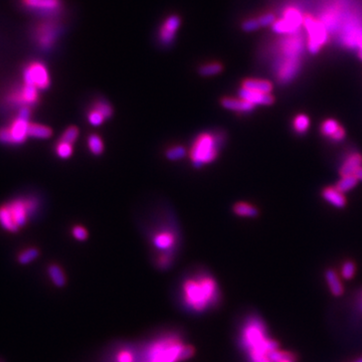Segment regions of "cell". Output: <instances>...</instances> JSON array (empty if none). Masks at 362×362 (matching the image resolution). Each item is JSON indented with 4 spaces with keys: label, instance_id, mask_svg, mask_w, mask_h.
<instances>
[{
    "label": "cell",
    "instance_id": "6da1fadb",
    "mask_svg": "<svg viewBox=\"0 0 362 362\" xmlns=\"http://www.w3.org/2000/svg\"><path fill=\"white\" fill-rule=\"evenodd\" d=\"M181 296L188 310L194 313H203L219 303L220 290L211 275L198 273L184 280L181 287Z\"/></svg>",
    "mask_w": 362,
    "mask_h": 362
},
{
    "label": "cell",
    "instance_id": "7a4b0ae2",
    "mask_svg": "<svg viewBox=\"0 0 362 362\" xmlns=\"http://www.w3.org/2000/svg\"><path fill=\"white\" fill-rule=\"evenodd\" d=\"M193 354L191 345H186L177 334L170 333L148 345L143 362H182Z\"/></svg>",
    "mask_w": 362,
    "mask_h": 362
},
{
    "label": "cell",
    "instance_id": "3957f363",
    "mask_svg": "<svg viewBox=\"0 0 362 362\" xmlns=\"http://www.w3.org/2000/svg\"><path fill=\"white\" fill-rule=\"evenodd\" d=\"M242 344L248 350L252 362H271L269 354L278 349V343L267 338L264 323L256 317L246 322L242 331Z\"/></svg>",
    "mask_w": 362,
    "mask_h": 362
},
{
    "label": "cell",
    "instance_id": "277c9868",
    "mask_svg": "<svg viewBox=\"0 0 362 362\" xmlns=\"http://www.w3.org/2000/svg\"><path fill=\"white\" fill-rule=\"evenodd\" d=\"M225 136L220 132H203L193 141L189 151L192 165L200 168L213 162L219 156Z\"/></svg>",
    "mask_w": 362,
    "mask_h": 362
},
{
    "label": "cell",
    "instance_id": "5b68a950",
    "mask_svg": "<svg viewBox=\"0 0 362 362\" xmlns=\"http://www.w3.org/2000/svg\"><path fill=\"white\" fill-rule=\"evenodd\" d=\"M24 84L44 90L49 86V74L46 66L38 61L29 63L23 71Z\"/></svg>",
    "mask_w": 362,
    "mask_h": 362
},
{
    "label": "cell",
    "instance_id": "8992f818",
    "mask_svg": "<svg viewBox=\"0 0 362 362\" xmlns=\"http://www.w3.org/2000/svg\"><path fill=\"white\" fill-rule=\"evenodd\" d=\"M304 24L309 32V41L307 44L309 52L316 54L320 51L321 46L327 40V32L324 26L311 16H307L304 19Z\"/></svg>",
    "mask_w": 362,
    "mask_h": 362
},
{
    "label": "cell",
    "instance_id": "52a82bcc",
    "mask_svg": "<svg viewBox=\"0 0 362 362\" xmlns=\"http://www.w3.org/2000/svg\"><path fill=\"white\" fill-rule=\"evenodd\" d=\"M177 233L171 228H161L157 230L152 237V245L155 250L161 254H174L177 249Z\"/></svg>",
    "mask_w": 362,
    "mask_h": 362
},
{
    "label": "cell",
    "instance_id": "ba28073f",
    "mask_svg": "<svg viewBox=\"0 0 362 362\" xmlns=\"http://www.w3.org/2000/svg\"><path fill=\"white\" fill-rule=\"evenodd\" d=\"M7 207L11 213L14 224L17 228L23 227L26 224L27 217L37 207V202L33 199L30 200H15L7 204Z\"/></svg>",
    "mask_w": 362,
    "mask_h": 362
},
{
    "label": "cell",
    "instance_id": "9c48e42d",
    "mask_svg": "<svg viewBox=\"0 0 362 362\" xmlns=\"http://www.w3.org/2000/svg\"><path fill=\"white\" fill-rule=\"evenodd\" d=\"M181 20L178 15H170L163 21L158 33L159 41L162 45L168 46L174 41Z\"/></svg>",
    "mask_w": 362,
    "mask_h": 362
},
{
    "label": "cell",
    "instance_id": "30bf717a",
    "mask_svg": "<svg viewBox=\"0 0 362 362\" xmlns=\"http://www.w3.org/2000/svg\"><path fill=\"white\" fill-rule=\"evenodd\" d=\"M59 29L55 23H41L36 29V40L39 46L43 49L50 48L54 44Z\"/></svg>",
    "mask_w": 362,
    "mask_h": 362
},
{
    "label": "cell",
    "instance_id": "8fae6325",
    "mask_svg": "<svg viewBox=\"0 0 362 362\" xmlns=\"http://www.w3.org/2000/svg\"><path fill=\"white\" fill-rule=\"evenodd\" d=\"M24 4L43 14H54L60 9V0H24Z\"/></svg>",
    "mask_w": 362,
    "mask_h": 362
},
{
    "label": "cell",
    "instance_id": "7c38bea8",
    "mask_svg": "<svg viewBox=\"0 0 362 362\" xmlns=\"http://www.w3.org/2000/svg\"><path fill=\"white\" fill-rule=\"evenodd\" d=\"M241 99L253 104V105H271L274 103V97L271 94H265L255 91H250L241 88L239 92Z\"/></svg>",
    "mask_w": 362,
    "mask_h": 362
},
{
    "label": "cell",
    "instance_id": "4fadbf2b",
    "mask_svg": "<svg viewBox=\"0 0 362 362\" xmlns=\"http://www.w3.org/2000/svg\"><path fill=\"white\" fill-rule=\"evenodd\" d=\"M30 123L26 120H22L17 117V119L13 122L11 127L9 128L12 143L20 144L22 143L26 137H28V128Z\"/></svg>",
    "mask_w": 362,
    "mask_h": 362
},
{
    "label": "cell",
    "instance_id": "5bb4252c",
    "mask_svg": "<svg viewBox=\"0 0 362 362\" xmlns=\"http://www.w3.org/2000/svg\"><path fill=\"white\" fill-rule=\"evenodd\" d=\"M222 106L227 109V110H231V111H235V112H241V113H247V112H251L254 110L255 105L243 100V99H236V98H230V97H226L221 101Z\"/></svg>",
    "mask_w": 362,
    "mask_h": 362
},
{
    "label": "cell",
    "instance_id": "9a60e30c",
    "mask_svg": "<svg viewBox=\"0 0 362 362\" xmlns=\"http://www.w3.org/2000/svg\"><path fill=\"white\" fill-rule=\"evenodd\" d=\"M361 164L362 156L359 153H353L349 155L340 168V175L342 177L355 175L356 171L361 167Z\"/></svg>",
    "mask_w": 362,
    "mask_h": 362
},
{
    "label": "cell",
    "instance_id": "2e32d148",
    "mask_svg": "<svg viewBox=\"0 0 362 362\" xmlns=\"http://www.w3.org/2000/svg\"><path fill=\"white\" fill-rule=\"evenodd\" d=\"M242 88L250 91L271 94L273 90V85L269 81L257 80V79H248L243 82Z\"/></svg>",
    "mask_w": 362,
    "mask_h": 362
},
{
    "label": "cell",
    "instance_id": "e0dca14e",
    "mask_svg": "<svg viewBox=\"0 0 362 362\" xmlns=\"http://www.w3.org/2000/svg\"><path fill=\"white\" fill-rule=\"evenodd\" d=\"M323 197L326 201L336 207H343L346 203L345 197L336 187H327L323 190Z\"/></svg>",
    "mask_w": 362,
    "mask_h": 362
},
{
    "label": "cell",
    "instance_id": "ac0fdd59",
    "mask_svg": "<svg viewBox=\"0 0 362 362\" xmlns=\"http://www.w3.org/2000/svg\"><path fill=\"white\" fill-rule=\"evenodd\" d=\"M47 274H48V277H49L51 283L55 287L62 288L65 285V283H66L65 275H64L62 269L58 265H56V264L49 265L47 268Z\"/></svg>",
    "mask_w": 362,
    "mask_h": 362
},
{
    "label": "cell",
    "instance_id": "d6986e66",
    "mask_svg": "<svg viewBox=\"0 0 362 362\" xmlns=\"http://www.w3.org/2000/svg\"><path fill=\"white\" fill-rule=\"evenodd\" d=\"M326 281L328 283L331 293L334 296H341L343 294V286L334 271L329 270L326 272Z\"/></svg>",
    "mask_w": 362,
    "mask_h": 362
},
{
    "label": "cell",
    "instance_id": "ffe728a7",
    "mask_svg": "<svg viewBox=\"0 0 362 362\" xmlns=\"http://www.w3.org/2000/svg\"><path fill=\"white\" fill-rule=\"evenodd\" d=\"M0 225L9 232H16L18 230V228L13 222V219L7 205L0 208Z\"/></svg>",
    "mask_w": 362,
    "mask_h": 362
},
{
    "label": "cell",
    "instance_id": "44dd1931",
    "mask_svg": "<svg viewBox=\"0 0 362 362\" xmlns=\"http://www.w3.org/2000/svg\"><path fill=\"white\" fill-rule=\"evenodd\" d=\"M20 99L25 104H35L38 100V89L34 86L24 84L20 92Z\"/></svg>",
    "mask_w": 362,
    "mask_h": 362
},
{
    "label": "cell",
    "instance_id": "7402d4cb",
    "mask_svg": "<svg viewBox=\"0 0 362 362\" xmlns=\"http://www.w3.org/2000/svg\"><path fill=\"white\" fill-rule=\"evenodd\" d=\"M88 148L93 155H101L104 152V142L102 138L97 134L90 135L88 137Z\"/></svg>",
    "mask_w": 362,
    "mask_h": 362
},
{
    "label": "cell",
    "instance_id": "603a6c76",
    "mask_svg": "<svg viewBox=\"0 0 362 362\" xmlns=\"http://www.w3.org/2000/svg\"><path fill=\"white\" fill-rule=\"evenodd\" d=\"M52 131L50 128L38 125V124H30L28 128V137H33L37 139H47L51 136Z\"/></svg>",
    "mask_w": 362,
    "mask_h": 362
},
{
    "label": "cell",
    "instance_id": "cb8c5ba5",
    "mask_svg": "<svg viewBox=\"0 0 362 362\" xmlns=\"http://www.w3.org/2000/svg\"><path fill=\"white\" fill-rule=\"evenodd\" d=\"M234 212L239 216H246V217H256L259 214V210L246 202H238L234 206Z\"/></svg>",
    "mask_w": 362,
    "mask_h": 362
},
{
    "label": "cell",
    "instance_id": "d4e9b609",
    "mask_svg": "<svg viewBox=\"0 0 362 362\" xmlns=\"http://www.w3.org/2000/svg\"><path fill=\"white\" fill-rule=\"evenodd\" d=\"M224 66L220 62H210L204 65H201L198 69L199 75L202 77H212L221 74L223 71Z\"/></svg>",
    "mask_w": 362,
    "mask_h": 362
},
{
    "label": "cell",
    "instance_id": "484cf974",
    "mask_svg": "<svg viewBox=\"0 0 362 362\" xmlns=\"http://www.w3.org/2000/svg\"><path fill=\"white\" fill-rule=\"evenodd\" d=\"M272 28L277 33H292L298 29L296 25H294L293 23L288 21L285 18L278 21L276 20V22L272 25Z\"/></svg>",
    "mask_w": 362,
    "mask_h": 362
},
{
    "label": "cell",
    "instance_id": "4316f807",
    "mask_svg": "<svg viewBox=\"0 0 362 362\" xmlns=\"http://www.w3.org/2000/svg\"><path fill=\"white\" fill-rule=\"evenodd\" d=\"M87 119H88V122L92 125V126H100L102 125L106 120H108L104 114L99 111L96 107H94L93 105L91 106V108L89 109V112L87 113Z\"/></svg>",
    "mask_w": 362,
    "mask_h": 362
},
{
    "label": "cell",
    "instance_id": "83f0119b",
    "mask_svg": "<svg viewBox=\"0 0 362 362\" xmlns=\"http://www.w3.org/2000/svg\"><path fill=\"white\" fill-rule=\"evenodd\" d=\"M72 152H74V147H72V144L66 143V142L61 141V140H59V142L56 144L55 153L59 158L67 159L72 155Z\"/></svg>",
    "mask_w": 362,
    "mask_h": 362
},
{
    "label": "cell",
    "instance_id": "f1b7e54d",
    "mask_svg": "<svg viewBox=\"0 0 362 362\" xmlns=\"http://www.w3.org/2000/svg\"><path fill=\"white\" fill-rule=\"evenodd\" d=\"M38 256H39V252H38L37 249H35V248H29V249L21 252L18 255L17 261H18V263L20 265L25 266V265L30 264L34 260H36Z\"/></svg>",
    "mask_w": 362,
    "mask_h": 362
},
{
    "label": "cell",
    "instance_id": "f546056e",
    "mask_svg": "<svg viewBox=\"0 0 362 362\" xmlns=\"http://www.w3.org/2000/svg\"><path fill=\"white\" fill-rule=\"evenodd\" d=\"M165 155L166 158L170 161H178L186 156V150L183 146L175 145V146H172L166 150Z\"/></svg>",
    "mask_w": 362,
    "mask_h": 362
},
{
    "label": "cell",
    "instance_id": "4dcf8cb0",
    "mask_svg": "<svg viewBox=\"0 0 362 362\" xmlns=\"http://www.w3.org/2000/svg\"><path fill=\"white\" fill-rule=\"evenodd\" d=\"M357 178L355 175H349V176H344L342 177L337 185H336V188L340 191V192H346L350 189H352L356 184H357Z\"/></svg>",
    "mask_w": 362,
    "mask_h": 362
},
{
    "label": "cell",
    "instance_id": "1f68e13d",
    "mask_svg": "<svg viewBox=\"0 0 362 362\" xmlns=\"http://www.w3.org/2000/svg\"><path fill=\"white\" fill-rule=\"evenodd\" d=\"M79 135H80V131H79L78 127L70 126V127L66 128V130L62 133L60 140L74 145V143L77 141Z\"/></svg>",
    "mask_w": 362,
    "mask_h": 362
},
{
    "label": "cell",
    "instance_id": "d6a6232c",
    "mask_svg": "<svg viewBox=\"0 0 362 362\" xmlns=\"http://www.w3.org/2000/svg\"><path fill=\"white\" fill-rule=\"evenodd\" d=\"M309 124H310L309 118L306 115L301 114V115H298L294 120V129L296 132L303 134L308 130Z\"/></svg>",
    "mask_w": 362,
    "mask_h": 362
},
{
    "label": "cell",
    "instance_id": "836d02e7",
    "mask_svg": "<svg viewBox=\"0 0 362 362\" xmlns=\"http://www.w3.org/2000/svg\"><path fill=\"white\" fill-rule=\"evenodd\" d=\"M284 18L291 23H293L297 27H299L303 21V17L301 15V13L295 8H290V9L286 10V12L284 14Z\"/></svg>",
    "mask_w": 362,
    "mask_h": 362
},
{
    "label": "cell",
    "instance_id": "e575fe53",
    "mask_svg": "<svg viewBox=\"0 0 362 362\" xmlns=\"http://www.w3.org/2000/svg\"><path fill=\"white\" fill-rule=\"evenodd\" d=\"M339 124L335 120H326L321 126V132L326 137H332L333 134L339 129Z\"/></svg>",
    "mask_w": 362,
    "mask_h": 362
},
{
    "label": "cell",
    "instance_id": "d590c367",
    "mask_svg": "<svg viewBox=\"0 0 362 362\" xmlns=\"http://www.w3.org/2000/svg\"><path fill=\"white\" fill-rule=\"evenodd\" d=\"M136 355L131 349L123 348L116 354L115 361L116 362H135Z\"/></svg>",
    "mask_w": 362,
    "mask_h": 362
},
{
    "label": "cell",
    "instance_id": "8d00e7d4",
    "mask_svg": "<svg viewBox=\"0 0 362 362\" xmlns=\"http://www.w3.org/2000/svg\"><path fill=\"white\" fill-rule=\"evenodd\" d=\"M173 260H174V254H167V253L160 254L156 260V265L160 269L165 270L172 265Z\"/></svg>",
    "mask_w": 362,
    "mask_h": 362
},
{
    "label": "cell",
    "instance_id": "74e56055",
    "mask_svg": "<svg viewBox=\"0 0 362 362\" xmlns=\"http://www.w3.org/2000/svg\"><path fill=\"white\" fill-rule=\"evenodd\" d=\"M269 359L271 360V362H281L286 359H294V356L286 352H281L277 349L269 354Z\"/></svg>",
    "mask_w": 362,
    "mask_h": 362
},
{
    "label": "cell",
    "instance_id": "f35d334b",
    "mask_svg": "<svg viewBox=\"0 0 362 362\" xmlns=\"http://www.w3.org/2000/svg\"><path fill=\"white\" fill-rule=\"evenodd\" d=\"M72 237H74L77 241L84 242L88 239V232L87 230L82 226H76L71 230Z\"/></svg>",
    "mask_w": 362,
    "mask_h": 362
},
{
    "label": "cell",
    "instance_id": "ab89813d",
    "mask_svg": "<svg viewBox=\"0 0 362 362\" xmlns=\"http://www.w3.org/2000/svg\"><path fill=\"white\" fill-rule=\"evenodd\" d=\"M355 273V265L352 262H346L341 270V274L342 277L346 280H349L351 278H353Z\"/></svg>",
    "mask_w": 362,
    "mask_h": 362
},
{
    "label": "cell",
    "instance_id": "60d3db41",
    "mask_svg": "<svg viewBox=\"0 0 362 362\" xmlns=\"http://www.w3.org/2000/svg\"><path fill=\"white\" fill-rule=\"evenodd\" d=\"M261 26H260V23L258 21V18H250V19H247L242 24V28L245 31H247V32L255 31V30H257Z\"/></svg>",
    "mask_w": 362,
    "mask_h": 362
},
{
    "label": "cell",
    "instance_id": "b9f144b4",
    "mask_svg": "<svg viewBox=\"0 0 362 362\" xmlns=\"http://www.w3.org/2000/svg\"><path fill=\"white\" fill-rule=\"evenodd\" d=\"M258 21L260 23V26L262 27H266V26H270L273 25L276 22V16L274 15V13H266L261 15L258 18Z\"/></svg>",
    "mask_w": 362,
    "mask_h": 362
},
{
    "label": "cell",
    "instance_id": "7bdbcfd3",
    "mask_svg": "<svg viewBox=\"0 0 362 362\" xmlns=\"http://www.w3.org/2000/svg\"><path fill=\"white\" fill-rule=\"evenodd\" d=\"M0 142L2 143H12V138L9 129L4 128L0 129Z\"/></svg>",
    "mask_w": 362,
    "mask_h": 362
},
{
    "label": "cell",
    "instance_id": "ee69618b",
    "mask_svg": "<svg viewBox=\"0 0 362 362\" xmlns=\"http://www.w3.org/2000/svg\"><path fill=\"white\" fill-rule=\"evenodd\" d=\"M18 118L22 119V120H26L29 121L30 118V110L27 107H23L20 109L19 113H18Z\"/></svg>",
    "mask_w": 362,
    "mask_h": 362
},
{
    "label": "cell",
    "instance_id": "f6af8a7d",
    "mask_svg": "<svg viewBox=\"0 0 362 362\" xmlns=\"http://www.w3.org/2000/svg\"><path fill=\"white\" fill-rule=\"evenodd\" d=\"M344 136H345L344 129L342 127H339V129L333 134V136L331 137V139L334 140V141H340V140H342L344 138Z\"/></svg>",
    "mask_w": 362,
    "mask_h": 362
},
{
    "label": "cell",
    "instance_id": "bcb514c9",
    "mask_svg": "<svg viewBox=\"0 0 362 362\" xmlns=\"http://www.w3.org/2000/svg\"><path fill=\"white\" fill-rule=\"evenodd\" d=\"M355 176H356V178L357 179H359V180H362V167H360L357 171H356V173H355Z\"/></svg>",
    "mask_w": 362,
    "mask_h": 362
},
{
    "label": "cell",
    "instance_id": "7dc6e473",
    "mask_svg": "<svg viewBox=\"0 0 362 362\" xmlns=\"http://www.w3.org/2000/svg\"><path fill=\"white\" fill-rule=\"evenodd\" d=\"M281 362H294V359H286V360H283Z\"/></svg>",
    "mask_w": 362,
    "mask_h": 362
},
{
    "label": "cell",
    "instance_id": "c3c4849f",
    "mask_svg": "<svg viewBox=\"0 0 362 362\" xmlns=\"http://www.w3.org/2000/svg\"><path fill=\"white\" fill-rule=\"evenodd\" d=\"M358 55H359V57L362 59V49H360L359 50V52H358Z\"/></svg>",
    "mask_w": 362,
    "mask_h": 362
},
{
    "label": "cell",
    "instance_id": "681fc988",
    "mask_svg": "<svg viewBox=\"0 0 362 362\" xmlns=\"http://www.w3.org/2000/svg\"><path fill=\"white\" fill-rule=\"evenodd\" d=\"M358 43H359V46H360V49H362V40H359V41H358Z\"/></svg>",
    "mask_w": 362,
    "mask_h": 362
},
{
    "label": "cell",
    "instance_id": "f907efd6",
    "mask_svg": "<svg viewBox=\"0 0 362 362\" xmlns=\"http://www.w3.org/2000/svg\"><path fill=\"white\" fill-rule=\"evenodd\" d=\"M355 362H362V358H360V359H358V360H356Z\"/></svg>",
    "mask_w": 362,
    "mask_h": 362
},
{
    "label": "cell",
    "instance_id": "816d5d0a",
    "mask_svg": "<svg viewBox=\"0 0 362 362\" xmlns=\"http://www.w3.org/2000/svg\"><path fill=\"white\" fill-rule=\"evenodd\" d=\"M0 362H4V361H2V360H0Z\"/></svg>",
    "mask_w": 362,
    "mask_h": 362
}]
</instances>
